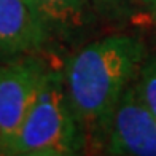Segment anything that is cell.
Listing matches in <instances>:
<instances>
[{
  "mask_svg": "<svg viewBox=\"0 0 156 156\" xmlns=\"http://www.w3.org/2000/svg\"><path fill=\"white\" fill-rule=\"evenodd\" d=\"M145 58L144 43L110 35L73 54L62 72L64 86L81 132L99 136Z\"/></svg>",
  "mask_w": 156,
  "mask_h": 156,
  "instance_id": "1",
  "label": "cell"
},
{
  "mask_svg": "<svg viewBox=\"0 0 156 156\" xmlns=\"http://www.w3.org/2000/svg\"><path fill=\"white\" fill-rule=\"evenodd\" d=\"M83 147V132L70 107L59 72L46 70L38 96L27 112L8 154L69 156Z\"/></svg>",
  "mask_w": 156,
  "mask_h": 156,
  "instance_id": "2",
  "label": "cell"
},
{
  "mask_svg": "<svg viewBox=\"0 0 156 156\" xmlns=\"http://www.w3.org/2000/svg\"><path fill=\"white\" fill-rule=\"evenodd\" d=\"M46 67L34 54L0 62V148L8 154L27 112L38 96Z\"/></svg>",
  "mask_w": 156,
  "mask_h": 156,
  "instance_id": "3",
  "label": "cell"
},
{
  "mask_svg": "<svg viewBox=\"0 0 156 156\" xmlns=\"http://www.w3.org/2000/svg\"><path fill=\"white\" fill-rule=\"evenodd\" d=\"M99 139L107 154L156 156V118L142 104L134 84L123 93Z\"/></svg>",
  "mask_w": 156,
  "mask_h": 156,
  "instance_id": "4",
  "label": "cell"
},
{
  "mask_svg": "<svg viewBox=\"0 0 156 156\" xmlns=\"http://www.w3.org/2000/svg\"><path fill=\"white\" fill-rule=\"evenodd\" d=\"M48 35L49 26L34 0H0V56L34 54Z\"/></svg>",
  "mask_w": 156,
  "mask_h": 156,
  "instance_id": "5",
  "label": "cell"
},
{
  "mask_svg": "<svg viewBox=\"0 0 156 156\" xmlns=\"http://www.w3.org/2000/svg\"><path fill=\"white\" fill-rule=\"evenodd\" d=\"M46 19L49 29L73 30L88 18L91 0H34Z\"/></svg>",
  "mask_w": 156,
  "mask_h": 156,
  "instance_id": "6",
  "label": "cell"
},
{
  "mask_svg": "<svg viewBox=\"0 0 156 156\" xmlns=\"http://www.w3.org/2000/svg\"><path fill=\"white\" fill-rule=\"evenodd\" d=\"M134 88H136V93L142 104L156 118V58L140 66Z\"/></svg>",
  "mask_w": 156,
  "mask_h": 156,
  "instance_id": "7",
  "label": "cell"
},
{
  "mask_svg": "<svg viewBox=\"0 0 156 156\" xmlns=\"http://www.w3.org/2000/svg\"><path fill=\"white\" fill-rule=\"evenodd\" d=\"M96 5H102V6H116L123 2V0H93Z\"/></svg>",
  "mask_w": 156,
  "mask_h": 156,
  "instance_id": "8",
  "label": "cell"
},
{
  "mask_svg": "<svg viewBox=\"0 0 156 156\" xmlns=\"http://www.w3.org/2000/svg\"><path fill=\"white\" fill-rule=\"evenodd\" d=\"M144 2H145V3H147V5L156 13V0H144Z\"/></svg>",
  "mask_w": 156,
  "mask_h": 156,
  "instance_id": "9",
  "label": "cell"
},
{
  "mask_svg": "<svg viewBox=\"0 0 156 156\" xmlns=\"http://www.w3.org/2000/svg\"><path fill=\"white\" fill-rule=\"evenodd\" d=\"M0 154H2V148H0Z\"/></svg>",
  "mask_w": 156,
  "mask_h": 156,
  "instance_id": "10",
  "label": "cell"
}]
</instances>
